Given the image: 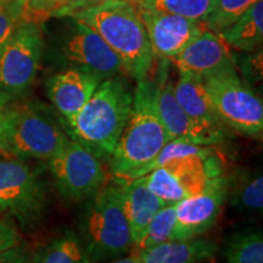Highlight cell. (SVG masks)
Instances as JSON below:
<instances>
[{
    "label": "cell",
    "instance_id": "6da1fadb",
    "mask_svg": "<svg viewBox=\"0 0 263 263\" xmlns=\"http://www.w3.org/2000/svg\"><path fill=\"white\" fill-rule=\"evenodd\" d=\"M70 17L93 28L120 57L130 78L140 81L147 77L155 55L134 3L100 0Z\"/></svg>",
    "mask_w": 263,
    "mask_h": 263
},
{
    "label": "cell",
    "instance_id": "7a4b0ae2",
    "mask_svg": "<svg viewBox=\"0 0 263 263\" xmlns=\"http://www.w3.org/2000/svg\"><path fill=\"white\" fill-rule=\"evenodd\" d=\"M156 95L155 82L147 77L137 81L129 118L108 159L116 182L149 163L171 141L157 110Z\"/></svg>",
    "mask_w": 263,
    "mask_h": 263
},
{
    "label": "cell",
    "instance_id": "3957f363",
    "mask_svg": "<svg viewBox=\"0 0 263 263\" xmlns=\"http://www.w3.org/2000/svg\"><path fill=\"white\" fill-rule=\"evenodd\" d=\"M133 91L120 76L100 82L88 103L68 123L74 139L101 159H110L126 127Z\"/></svg>",
    "mask_w": 263,
    "mask_h": 263
},
{
    "label": "cell",
    "instance_id": "277c9868",
    "mask_svg": "<svg viewBox=\"0 0 263 263\" xmlns=\"http://www.w3.org/2000/svg\"><path fill=\"white\" fill-rule=\"evenodd\" d=\"M82 241L95 263L112 261L133 250L118 183H107L91 196L82 218Z\"/></svg>",
    "mask_w": 263,
    "mask_h": 263
},
{
    "label": "cell",
    "instance_id": "5b68a950",
    "mask_svg": "<svg viewBox=\"0 0 263 263\" xmlns=\"http://www.w3.org/2000/svg\"><path fill=\"white\" fill-rule=\"evenodd\" d=\"M202 80L223 124L245 136L262 137V101L239 77L235 64L207 74Z\"/></svg>",
    "mask_w": 263,
    "mask_h": 263
},
{
    "label": "cell",
    "instance_id": "8992f818",
    "mask_svg": "<svg viewBox=\"0 0 263 263\" xmlns=\"http://www.w3.org/2000/svg\"><path fill=\"white\" fill-rule=\"evenodd\" d=\"M67 139L54 121L42 111L28 105L10 104L5 129L8 157L49 161Z\"/></svg>",
    "mask_w": 263,
    "mask_h": 263
},
{
    "label": "cell",
    "instance_id": "52a82bcc",
    "mask_svg": "<svg viewBox=\"0 0 263 263\" xmlns=\"http://www.w3.org/2000/svg\"><path fill=\"white\" fill-rule=\"evenodd\" d=\"M49 167L59 192L71 201L91 197L108 183L100 157L73 138L49 160Z\"/></svg>",
    "mask_w": 263,
    "mask_h": 263
},
{
    "label": "cell",
    "instance_id": "ba28073f",
    "mask_svg": "<svg viewBox=\"0 0 263 263\" xmlns=\"http://www.w3.org/2000/svg\"><path fill=\"white\" fill-rule=\"evenodd\" d=\"M221 174V161L212 154L173 160L140 178L163 201L178 202L202 192Z\"/></svg>",
    "mask_w": 263,
    "mask_h": 263
},
{
    "label": "cell",
    "instance_id": "9c48e42d",
    "mask_svg": "<svg viewBox=\"0 0 263 263\" xmlns=\"http://www.w3.org/2000/svg\"><path fill=\"white\" fill-rule=\"evenodd\" d=\"M43 51L41 25L22 22L0 50V89L20 95L37 76Z\"/></svg>",
    "mask_w": 263,
    "mask_h": 263
},
{
    "label": "cell",
    "instance_id": "30bf717a",
    "mask_svg": "<svg viewBox=\"0 0 263 263\" xmlns=\"http://www.w3.org/2000/svg\"><path fill=\"white\" fill-rule=\"evenodd\" d=\"M44 189L37 174L22 161L0 159V210L20 222H34L44 209Z\"/></svg>",
    "mask_w": 263,
    "mask_h": 263
},
{
    "label": "cell",
    "instance_id": "8fae6325",
    "mask_svg": "<svg viewBox=\"0 0 263 263\" xmlns=\"http://www.w3.org/2000/svg\"><path fill=\"white\" fill-rule=\"evenodd\" d=\"M229 180L218 176L202 192L176 202V223L172 240L200 238L209 232L223 211Z\"/></svg>",
    "mask_w": 263,
    "mask_h": 263
},
{
    "label": "cell",
    "instance_id": "7c38bea8",
    "mask_svg": "<svg viewBox=\"0 0 263 263\" xmlns=\"http://www.w3.org/2000/svg\"><path fill=\"white\" fill-rule=\"evenodd\" d=\"M64 54L73 68L97 76L101 81L126 74L123 62L93 28L73 20Z\"/></svg>",
    "mask_w": 263,
    "mask_h": 263
},
{
    "label": "cell",
    "instance_id": "4fadbf2b",
    "mask_svg": "<svg viewBox=\"0 0 263 263\" xmlns=\"http://www.w3.org/2000/svg\"><path fill=\"white\" fill-rule=\"evenodd\" d=\"M138 10L145 26L154 55L162 60L173 59L207 29L205 22L199 20L140 8Z\"/></svg>",
    "mask_w": 263,
    "mask_h": 263
},
{
    "label": "cell",
    "instance_id": "5bb4252c",
    "mask_svg": "<svg viewBox=\"0 0 263 263\" xmlns=\"http://www.w3.org/2000/svg\"><path fill=\"white\" fill-rule=\"evenodd\" d=\"M164 61V72L157 84V110L170 140H180L195 145L212 146L219 143L224 133H219L201 126L189 116L180 106L173 91V82L170 78Z\"/></svg>",
    "mask_w": 263,
    "mask_h": 263
},
{
    "label": "cell",
    "instance_id": "9a60e30c",
    "mask_svg": "<svg viewBox=\"0 0 263 263\" xmlns=\"http://www.w3.org/2000/svg\"><path fill=\"white\" fill-rule=\"evenodd\" d=\"M179 74L205 77L226 66L234 65L232 48L219 33L205 29L178 55L171 59Z\"/></svg>",
    "mask_w": 263,
    "mask_h": 263
},
{
    "label": "cell",
    "instance_id": "2e32d148",
    "mask_svg": "<svg viewBox=\"0 0 263 263\" xmlns=\"http://www.w3.org/2000/svg\"><path fill=\"white\" fill-rule=\"evenodd\" d=\"M97 76L78 68L59 72L48 82V97L58 112L70 123L100 84Z\"/></svg>",
    "mask_w": 263,
    "mask_h": 263
},
{
    "label": "cell",
    "instance_id": "e0dca14e",
    "mask_svg": "<svg viewBox=\"0 0 263 263\" xmlns=\"http://www.w3.org/2000/svg\"><path fill=\"white\" fill-rule=\"evenodd\" d=\"M118 185L124 216L136 246L145 234V230L154 216L168 202L156 196L141 178L118 183Z\"/></svg>",
    "mask_w": 263,
    "mask_h": 263
},
{
    "label": "cell",
    "instance_id": "ac0fdd59",
    "mask_svg": "<svg viewBox=\"0 0 263 263\" xmlns=\"http://www.w3.org/2000/svg\"><path fill=\"white\" fill-rule=\"evenodd\" d=\"M173 91L183 110L195 122L211 130L224 133V124L217 116L201 77L193 74H179L177 82H173Z\"/></svg>",
    "mask_w": 263,
    "mask_h": 263
},
{
    "label": "cell",
    "instance_id": "d6986e66",
    "mask_svg": "<svg viewBox=\"0 0 263 263\" xmlns=\"http://www.w3.org/2000/svg\"><path fill=\"white\" fill-rule=\"evenodd\" d=\"M216 252L217 244L213 240L194 238L170 240L134 254L140 263H202L215 257Z\"/></svg>",
    "mask_w": 263,
    "mask_h": 263
},
{
    "label": "cell",
    "instance_id": "ffe728a7",
    "mask_svg": "<svg viewBox=\"0 0 263 263\" xmlns=\"http://www.w3.org/2000/svg\"><path fill=\"white\" fill-rule=\"evenodd\" d=\"M219 34L235 50H257L263 42V0H258Z\"/></svg>",
    "mask_w": 263,
    "mask_h": 263
},
{
    "label": "cell",
    "instance_id": "44dd1931",
    "mask_svg": "<svg viewBox=\"0 0 263 263\" xmlns=\"http://www.w3.org/2000/svg\"><path fill=\"white\" fill-rule=\"evenodd\" d=\"M31 263H95L74 233L66 232L37 252Z\"/></svg>",
    "mask_w": 263,
    "mask_h": 263
},
{
    "label": "cell",
    "instance_id": "7402d4cb",
    "mask_svg": "<svg viewBox=\"0 0 263 263\" xmlns=\"http://www.w3.org/2000/svg\"><path fill=\"white\" fill-rule=\"evenodd\" d=\"M100 0H28L24 5L25 22L41 25L50 17L72 16Z\"/></svg>",
    "mask_w": 263,
    "mask_h": 263
},
{
    "label": "cell",
    "instance_id": "603a6c76",
    "mask_svg": "<svg viewBox=\"0 0 263 263\" xmlns=\"http://www.w3.org/2000/svg\"><path fill=\"white\" fill-rule=\"evenodd\" d=\"M138 8L206 21L217 0H130Z\"/></svg>",
    "mask_w": 263,
    "mask_h": 263
},
{
    "label": "cell",
    "instance_id": "cb8c5ba5",
    "mask_svg": "<svg viewBox=\"0 0 263 263\" xmlns=\"http://www.w3.org/2000/svg\"><path fill=\"white\" fill-rule=\"evenodd\" d=\"M230 203L240 212H261L263 209L262 174L249 173L236 179L230 194Z\"/></svg>",
    "mask_w": 263,
    "mask_h": 263
},
{
    "label": "cell",
    "instance_id": "d4e9b609",
    "mask_svg": "<svg viewBox=\"0 0 263 263\" xmlns=\"http://www.w3.org/2000/svg\"><path fill=\"white\" fill-rule=\"evenodd\" d=\"M227 263H263V236L261 230L238 233L226 248Z\"/></svg>",
    "mask_w": 263,
    "mask_h": 263
},
{
    "label": "cell",
    "instance_id": "484cf974",
    "mask_svg": "<svg viewBox=\"0 0 263 263\" xmlns=\"http://www.w3.org/2000/svg\"><path fill=\"white\" fill-rule=\"evenodd\" d=\"M174 223H176V202H168L162 209H160L151 219L145 230V234L133 248L134 251H139V250L172 240Z\"/></svg>",
    "mask_w": 263,
    "mask_h": 263
},
{
    "label": "cell",
    "instance_id": "4316f807",
    "mask_svg": "<svg viewBox=\"0 0 263 263\" xmlns=\"http://www.w3.org/2000/svg\"><path fill=\"white\" fill-rule=\"evenodd\" d=\"M257 2L258 0H217L212 12L205 21L207 28L221 33Z\"/></svg>",
    "mask_w": 263,
    "mask_h": 263
},
{
    "label": "cell",
    "instance_id": "83f0119b",
    "mask_svg": "<svg viewBox=\"0 0 263 263\" xmlns=\"http://www.w3.org/2000/svg\"><path fill=\"white\" fill-rule=\"evenodd\" d=\"M22 22H25L24 5L11 0H0V50Z\"/></svg>",
    "mask_w": 263,
    "mask_h": 263
},
{
    "label": "cell",
    "instance_id": "f1b7e54d",
    "mask_svg": "<svg viewBox=\"0 0 263 263\" xmlns=\"http://www.w3.org/2000/svg\"><path fill=\"white\" fill-rule=\"evenodd\" d=\"M18 244L20 235L14 224L8 221H0V254Z\"/></svg>",
    "mask_w": 263,
    "mask_h": 263
},
{
    "label": "cell",
    "instance_id": "f546056e",
    "mask_svg": "<svg viewBox=\"0 0 263 263\" xmlns=\"http://www.w3.org/2000/svg\"><path fill=\"white\" fill-rule=\"evenodd\" d=\"M12 101V95L0 89V154L8 157L5 143V129H6V118H8V110Z\"/></svg>",
    "mask_w": 263,
    "mask_h": 263
},
{
    "label": "cell",
    "instance_id": "4dcf8cb0",
    "mask_svg": "<svg viewBox=\"0 0 263 263\" xmlns=\"http://www.w3.org/2000/svg\"><path fill=\"white\" fill-rule=\"evenodd\" d=\"M0 263H31V257L24 246L16 245L0 254Z\"/></svg>",
    "mask_w": 263,
    "mask_h": 263
},
{
    "label": "cell",
    "instance_id": "1f68e13d",
    "mask_svg": "<svg viewBox=\"0 0 263 263\" xmlns=\"http://www.w3.org/2000/svg\"><path fill=\"white\" fill-rule=\"evenodd\" d=\"M108 263H140V261H139V258H138L137 254H132L130 256H127V257L115 258Z\"/></svg>",
    "mask_w": 263,
    "mask_h": 263
},
{
    "label": "cell",
    "instance_id": "d6a6232c",
    "mask_svg": "<svg viewBox=\"0 0 263 263\" xmlns=\"http://www.w3.org/2000/svg\"><path fill=\"white\" fill-rule=\"evenodd\" d=\"M11 2H16V3H20V4H22V5H25L26 3L28 2V0H11Z\"/></svg>",
    "mask_w": 263,
    "mask_h": 263
}]
</instances>
